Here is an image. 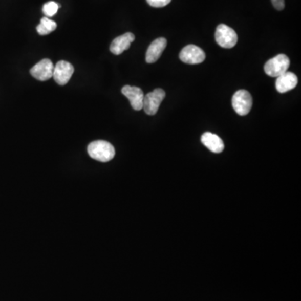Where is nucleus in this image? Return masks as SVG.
I'll return each instance as SVG.
<instances>
[{
  "instance_id": "1",
  "label": "nucleus",
  "mask_w": 301,
  "mask_h": 301,
  "mask_svg": "<svg viewBox=\"0 0 301 301\" xmlns=\"http://www.w3.org/2000/svg\"><path fill=\"white\" fill-rule=\"evenodd\" d=\"M87 152L91 158L101 162H107L115 157V148L110 142L95 141L89 144Z\"/></svg>"
},
{
  "instance_id": "2",
  "label": "nucleus",
  "mask_w": 301,
  "mask_h": 301,
  "mask_svg": "<svg viewBox=\"0 0 301 301\" xmlns=\"http://www.w3.org/2000/svg\"><path fill=\"white\" fill-rule=\"evenodd\" d=\"M290 64V59L287 55L281 54L268 60L265 64L264 70L269 76L277 78L288 71Z\"/></svg>"
},
{
  "instance_id": "3",
  "label": "nucleus",
  "mask_w": 301,
  "mask_h": 301,
  "mask_svg": "<svg viewBox=\"0 0 301 301\" xmlns=\"http://www.w3.org/2000/svg\"><path fill=\"white\" fill-rule=\"evenodd\" d=\"M215 39L218 45L221 46L222 48L231 49L236 46L238 35L232 28L221 24L216 29Z\"/></svg>"
},
{
  "instance_id": "4",
  "label": "nucleus",
  "mask_w": 301,
  "mask_h": 301,
  "mask_svg": "<svg viewBox=\"0 0 301 301\" xmlns=\"http://www.w3.org/2000/svg\"><path fill=\"white\" fill-rule=\"evenodd\" d=\"M232 105L238 115L246 116L252 109L253 99L249 92L245 90H240L233 95Z\"/></svg>"
},
{
  "instance_id": "5",
  "label": "nucleus",
  "mask_w": 301,
  "mask_h": 301,
  "mask_svg": "<svg viewBox=\"0 0 301 301\" xmlns=\"http://www.w3.org/2000/svg\"><path fill=\"white\" fill-rule=\"evenodd\" d=\"M166 92L162 89H155L153 92L146 94L144 96L143 107L144 112L149 116H153L158 112L160 105L164 100Z\"/></svg>"
},
{
  "instance_id": "6",
  "label": "nucleus",
  "mask_w": 301,
  "mask_h": 301,
  "mask_svg": "<svg viewBox=\"0 0 301 301\" xmlns=\"http://www.w3.org/2000/svg\"><path fill=\"white\" fill-rule=\"evenodd\" d=\"M179 58L182 61L188 64H198L204 61L205 53L199 46L188 45L181 50Z\"/></svg>"
},
{
  "instance_id": "7",
  "label": "nucleus",
  "mask_w": 301,
  "mask_h": 301,
  "mask_svg": "<svg viewBox=\"0 0 301 301\" xmlns=\"http://www.w3.org/2000/svg\"><path fill=\"white\" fill-rule=\"evenodd\" d=\"M55 66L49 59H44L30 70V74L33 77L40 81H46L53 77Z\"/></svg>"
},
{
  "instance_id": "8",
  "label": "nucleus",
  "mask_w": 301,
  "mask_h": 301,
  "mask_svg": "<svg viewBox=\"0 0 301 301\" xmlns=\"http://www.w3.org/2000/svg\"><path fill=\"white\" fill-rule=\"evenodd\" d=\"M73 73V66L69 62L60 60L55 64L53 78L55 82L59 85H64L69 82V80H71Z\"/></svg>"
},
{
  "instance_id": "9",
  "label": "nucleus",
  "mask_w": 301,
  "mask_h": 301,
  "mask_svg": "<svg viewBox=\"0 0 301 301\" xmlns=\"http://www.w3.org/2000/svg\"><path fill=\"white\" fill-rule=\"evenodd\" d=\"M121 93L130 101L135 111H141L143 107L144 93L139 87L125 85L121 89Z\"/></svg>"
},
{
  "instance_id": "10",
  "label": "nucleus",
  "mask_w": 301,
  "mask_h": 301,
  "mask_svg": "<svg viewBox=\"0 0 301 301\" xmlns=\"http://www.w3.org/2000/svg\"><path fill=\"white\" fill-rule=\"evenodd\" d=\"M298 84V77L293 72L286 71L283 75H280L276 80V90L280 93H286L294 89Z\"/></svg>"
},
{
  "instance_id": "11",
  "label": "nucleus",
  "mask_w": 301,
  "mask_h": 301,
  "mask_svg": "<svg viewBox=\"0 0 301 301\" xmlns=\"http://www.w3.org/2000/svg\"><path fill=\"white\" fill-rule=\"evenodd\" d=\"M135 40V35L133 33H125L118 36L112 41L110 46V50L116 55H121L124 51L130 48L131 44Z\"/></svg>"
},
{
  "instance_id": "12",
  "label": "nucleus",
  "mask_w": 301,
  "mask_h": 301,
  "mask_svg": "<svg viewBox=\"0 0 301 301\" xmlns=\"http://www.w3.org/2000/svg\"><path fill=\"white\" fill-rule=\"evenodd\" d=\"M167 44V39L165 38H158L155 39L153 43L150 44L146 50V61L149 64H153L158 61L162 52L166 49Z\"/></svg>"
},
{
  "instance_id": "13",
  "label": "nucleus",
  "mask_w": 301,
  "mask_h": 301,
  "mask_svg": "<svg viewBox=\"0 0 301 301\" xmlns=\"http://www.w3.org/2000/svg\"><path fill=\"white\" fill-rule=\"evenodd\" d=\"M201 142L212 153H220L224 150V142L217 135L205 133L201 137Z\"/></svg>"
},
{
  "instance_id": "14",
  "label": "nucleus",
  "mask_w": 301,
  "mask_h": 301,
  "mask_svg": "<svg viewBox=\"0 0 301 301\" xmlns=\"http://www.w3.org/2000/svg\"><path fill=\"white\" fill-rule=\"evenodd\" d=\"M57 24L51 20L48 17H44L40 19V24L37 26L36 30L40 35H46L56 30Z\"/></svg>"
},
{
  "instance_id": "15",
  "label": "nucleus",
  "mask_w": 301,
  "mask_h": 301,
  "mask_svg": "<svg viewBox=\"0 0 301 301\" xmlns=\"http://www.w3.org/2000/svg\"><path fill=\"white\" fill-rule=\"evenodd\" d=\"M59 5L55 2L50 1V2L46 3L43 6V13L46 15V17H53L57 13L58 9H59Z\"/></svg>"
},
{
  "instance_id": "16",
  "label": "nucleus",
  "mask_w": 301,
  "mask_h": 301,
  "mask_svg": "<svg viewBox=\"0 0 301 301\" xmlns=\"http://www.w3.org/2000/svg\"><path fill=\"white\" fill-rule=\"evenodd\" d=\"M171 0H146L150 6L154 8H162L167 6L171 3Z\"/></svg>"
},
{
  "instance_id": "17",
  "label": "nucleus",
  "mask_w": 301,
  "mask_h": 301,
  "mask_svg": "<svg viewBox=\"0 0 301 301\" xmlns=\"http://www.w3.org/2000/svg\"><path fill=\"white\" fill-rule=\"evenodd\" d=\"M272 4L277 10H283L285 9V0H271Z\"/></svg>"
}]
</instances>
